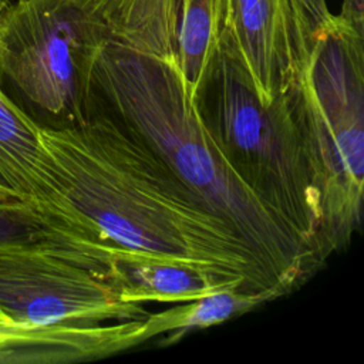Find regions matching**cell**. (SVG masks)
Wrapping results in <instances>:
<instances>
[{
    "mask_svg": "<svg viewBox=\"0 0 364 364\" xmlns=\"http://www.w3.org/2000/svg\"><path fill=\"white\" fill-rule=\"evenodd\" d=\"M34 181L51 245L63 256L107 249L284 287L246 242L136 136L92 101L87 117L40 129Z\"/></svg>",
    "mask_w": 364,
    "mask_h": 364,
    "instance_id": "6da1fadb",
    "label": "cell"
},
{
    "mask_svg": "<svg viewBox=\"0 0 364 364\" xmlns=\"http://www.w3.org/2000/svg\"><path fill=\"white\" fill-rule=\"evenodd\" d=\"M225 17V0H178L176 60L183 78L185 98L196 95L215 53Z\"/></svg>",
    "mask_w": 364,
    "mask_h": 364,
    "instance_id": "ba28073f",
    "label": "cell"
},
{
    "mask_svg": "<svg viewBox=\"0 0 364 364\" xmlns=\"http://www.w3.org/2000/svg\"><path fill=\"white\" fill-rule=\"evenodd\" d=\"M314 38L333 21L334 14L330 11L327 0H296Z\"/></svg>",
    "mask_w": 364,
    "mask_h": 364,
    "instance_id": "9c48e42d",
    "label": "cell"
},
{
    "mask_svg": "<svg viewBox=\"0 0 364 364\" xmlns=\"http://www.w3.org/2000/svg\"><path fill=\"white\" fill-rule=\"evenodd\" d=\"M92 101L144 142L168 169L253 250L272 279L291 291L318 259L233 171L185 98L178 60L115 41L97 51Z\"/></svg>",
    "mask_w": 364,
    "mask_h": 364,
    "instance_id": "7a4b0ae2",
    "label": "cell"
},
{
    "mask_svg": "<svg viewBox=\"0 0 364 364\" xmlns=\"http://www.w3.org/2000/svg\"><path fill=\"white\" fill-rule=\"evenodd\" d=\"M225 24L257 98L269 105L297 82L316 41L296 0H225Z\"/></svg>",
    "mask_w": 364,
    "mask_h": 364,
    "instance_id": "5b68a950",
    "label": "cell"
},
{
    "mask_svg": "<svg viewBox=\"0 0 364 364\" xmlns=\"http://www.w3.org/2000/svg\"><path fill=\"white\" fill-rule=\"evenodd\" d=\"M284 294L287 293L280 287L264 290H242L230 287L183 301L175 307L148 313V316L142 318L139 328V344L166 333H175V337L171 340L181 338L188 331L220 324Z\"/></svg>",
    "mask_w": 364,
    "mask_h": 364,
    "instance_id": "52a82bcc",
    "label": "cell"
},
{
    "mask_svg": "<svg viewBox=\"0 0 364 364\" xmlns=\"http://www.w3.org/2000/svg\"><path fill=\"white\" fill-rule=\"evenodd\" d=\"M74 262L107 282L125 303H183L230 287L247 290L237 277L118 250H87Z\"/></svg>",
    "mask_w": 364,
    "mask_h": 364,
    "instance_id": "8992f818",
    "label": "cell"
},
{
    "mask_svg": "<svg viewBox=\"0 0 364 364\" xmlns=\"http://www.w3.org/2000/svg\"><path fill=\"white\" fill-rule=\"evenodd\" d=\"M196 107L233 171L324 262L318 196L289 94L269 105L257 98L225 21Z\"/></svg>",
    "mask_w": 364,
    "mask_h": 364,
    "instance_id": "3957f363",
    "label": "cell"
},
{
    "mask_svg": "<svg viewBox=\"0 0 364 364\" xmlns=\"http://www.w3.org/2000/svg\"><path fill=\"white\" fill-rule=\"evenodd\" d=\"M289 98L318 196L327 257L343 250L363 222L364 28L334 14Z\"/></svg>",
    "mask_w": 364,
    "mask_h": 364,
    "instance_id": "277c9868",
    "label": "cell"
},
{
    "mask_svg": "<svg viewBox=\"0 0 364 364\" xmlns=\"http://www.w3.org/2000/svg\"><path fill=\"white\" fill-rule=\"evenodd\" d=\"M340 16L358 27H364V0H343Z\"/></svg>",
    "mask_w": 364,
    "mask_h": 364,
    "instance_id": "30bf717a",
    "label": "cell"
}]
</instances>
